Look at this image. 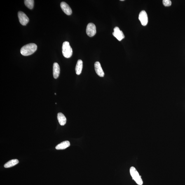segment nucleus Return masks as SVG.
<instances>
[{
    "label": "nucleus",
    "instance_id": "4468645a",
    "mask_svg": "<svg viewBox=\"0 0 185 185\" xmlns=\"http://www.w3.org/2000/svg\"><path fill=\"white\" fill-rule=\"evenodd\" d=\"M19 163V160L17 159H13L10 160L5 164L4 167L5 168H9L16 165Z\"/></svg>",
    "mask_w": 185,
    "mask_h": 185
},
{
    "label": "nucleus",
    "instance_id": "f03ea898",
    "mask_svg": "<svg viewBox=\"0 0 185 185\" xmlns=\"http://www.w3.org/2000/svg\"><path fill=\"white\" fill-rule=\"evenodd\" d=\"M62 53L64 57L66 58H70L72 56L73 50L69 42H64L63 44Z\"/></svg>",
    "mask_w": 185,
    "mask_h": 185
},
{
    "label": "nucleus",
    "instance_id": "9d476101",
    "mask_svg": "<svg viewBox=\"0 0 185 185\" xmlns=\"http://www.w3.org/2000/svg\"><path fill=\"white\" fill-rule=\"evenodd\" d=\"M60 72V67L58 64L57 62H55L53 66V74L54 77L55 79H57L58 78Z\"/></svg>",
    "mask_w": 185,
    "mask_h": 185
},
{
    "label": "nucleus",
    "instance_id": "dca6fc26",
    "mask_svg": "<svg viewBox=\"0 0 185 185\" xmlns=\"http://www.w3.org/2000/svg\"><path fill=\"white\" fill-rule=\"evenodd\" d=\"M163 3L164 6L166 7H169L172 5V2L170 0H163Z\"/></svg>",
    "mask_w": 185,
    "mask_h": 185
},
{
    "label": "nucleus",
    "instance_id": "1a4fd4ad",
    "mask_svg": "<svg viewBox=\"0 0 185 185\" xmlns=\"http://www.w3.org/2000/svg\"><path fill=\"white\" fill-rule=\"evenodd\" d=\"M95 71L97 74L99 76L103 77L104 76V73L101 67V64L99 62H95L94 64Z\"/></svg>",
    "mask_w": 185,
    "mask_h": 185
},
{
    "label": "nucleus",
    "instance_id": "a211bd4d",
    "mask_svg": "<svg viewBox=\"0 0 185 185\" xmlns=\"http://www.w3.org/2000/svg\"><path fill=\"white\" fill-rule=\"evenodd\" d=\"M55 95H56V93H55Z\"/></svg>",
    "mask_w": 185,
    "mask_h": 185
},
{
    "label": "nucleus",
    "instance_id": "f257e3e1",
    "mask_svg": "<svg viewBox=\"0 0 185 185\" xmlns=\"http://www.w3.org/2000/svg\"><path fill=\"white\" fill-rule=\"evenodd\" d=\"M37 50V45L34 43H29L22 47L20 53L22 55L28 56L32 54Z\"/></svg>",
    "mask_w": 185,
    "mask_h": 185
},
{
    "label": "nucleus",
    "instance_id": "f8f14e48",
    "mask_svg": "<svg viewBox=\"0 0 185 185\" xmlns=\"http://www.w3.org/2000/svg\"><path fill=\"white\" fill-rule=\"evenodd\" d=\"M57 119L59 123L62 126L65 125L67 121V119L64 115L62 113H58Z\"/></svg>",
    "mask_w": 185,
    "mask_h": 185
},
{
    "label": "nucleus",
    "instance_id": "423d86ee",
    "mask_svg": "<svg viewBox=\"0 0 185 185\" xmlns=\"http://www.w3.org/2000/svg\"><path fill=\"white\" fill-rule=\"evenodd\" d=\"M139 19L143 26L147 25L148 22V18L147 13L144 10H142L139 13Z\"/></svg>",
    "mask_w": 185,
    "mask_h": 185
},
{
    "label": "nucleus",
    "instance_id": "20e7f679",
    "mask_svg": "<svg viewBox=\"0 0 185 185\" xmlns=\"http://www.w3.org/2000/svg\"><path fill=\"white\" fill-rule=\"evenodd\" d=\"M97 33L96 26L94 24L90 23L87 25L86 33L88 36L92 37L95 35Z\"/></svg>",
    "mask_w": 185,
    "mask_h": 185
},
{
    "label": "nucleus",
    "instance_id": "0eeeda50",
    "mask_svg": "<svg viewBox=\"0 0 185 185\" xmlns=\"http://www.w3.org/2000/svg\"><path fill=\"white\" fill-rule=\"evenodd\" d=\"M113 30L114 32L113 33V35L118 41H121L125 38V36L123 31L120 30L118 27H115Z\"/></svg>",
    "mask_w": 185,
    "mask_h": 185
},
{
    "label": "nucleus",
    "instance_id": "9b49d317",
    "mask_svg": "<svg viewBox=\"0 0 185 185\" xmlns=\"http://www.w3.org/2000/svg\"><path fill=\"white\" fill-rule=\"evenodd\" d=\"M70 145V143L69 141H64L58 145L56 147V149L57 150L64 149L69 147Z\"/></svg>",
    "mask_w": 185,
    "mask_h": 185
},
{
    "label": "nucleus",
    "instance_id": "2eb2a0df",
    "mask_svg": "<svg viewBox=\"0 0 185 185\" xmlns=\"http://www.w3.org/2000/svg\"><path fill=\"white\" fill-rule=\"evenodd\" d=\"M24 4L28 8L32 9L34 6V0H25L24 1Z\"/></svg>",
    "mask_w": 185,
    "mask_h": 185
},
{
    "label": "nucleus",
    "instance_id": "7ed1b4c3",
    "mask_svg": "<svg viewBox=\"0 0 185 185\" xmlns=\"http://www.w3.org/2000/svg\"><path fill=\"white\" fill-rule=\"evenodd\" d=\"M130 173L131 176L135 182L139 185H142L143 181L141 176H139L138 172L135 168L132 167L130 168Z\"/></svg>",
    "mask_w": 185,
    "mask_h": 185
},
{
    "label": "nucleus",
    "instance_id": "f3484780",
    "mask_svg": "<svg viewBox=\"0 0 185 185\" xmlns=\"http://www.w3.org/2000/svg\"><path fill=\"white\" fill-rule=\"evenodd\" d=\"M124 1V0H121V1Z\"/></svg>",
    "mask_w": 185,
    "mask_h": 185
},
{
    "label": "nucleus",
    "instance_id": "39448f33",
    "mask_svg": "<svg viewBox=\"0 0 185 185\" xmlns=\"http://www.w3.org/2000/svg\"><path fill=\"white\" fill-rule=\"evenodd\" d=\"M18 17L19 22L23 25H26L29 22V19L25 13L19 11L18 13Z\"/></svg>",
    "mask_w": 185,
    "mask_h": 185
},
{
    "label": "nucleus",
    "instance_id": "6e6552de",
    "mask_svg": "<svg viewBox=\"0 0 185 185\" xmlns=\"http://www.w3.org/2000/svg\"><path fill=\"white\" fill-rule=\"evenodd\" d=\"M61 8L64 13L67 15H70L72 14V10L69 6V5L65 2H62L60 3Z\"/></svg>",
    "mask_w": 185,
    "mask_h": 185
},
{
    "label": "nucleus",
    "instance_id": "ddd939ff",
    "mask_svg": "<svg viewBox=\"0 0 185 185\" xmlns=\"http://www.w3.org/2000/svg\"><path fill=\"white\" fill-rule=\"evenodd\" d=\"M83 68V62L81 60H78L76 67V74L78 75H80L82 72Z\"/></svg>",
    "mask_w": 185,
    "mask_h": 185
}]
</instances>
